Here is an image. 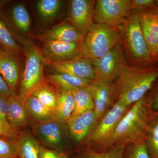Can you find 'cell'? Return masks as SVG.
Instances as JSON below:
<instances>
[{
  "mask_svg": "<svg viewBox=\"0 0 158 158\" xmlns=\"http://www.w3.org/2000/svg\"><path fill=\"white\" fill-rule=\"evenodd\" d=\"M158 78V69L127 65L114 82L117 100L131 107L144 97Z\"/></svg>",
  "mask_w": 158,
  "mask_h": 158,
  "instance_id": "obj_1",
  "label": "cell"
},
{
  "mask_svg": "<svg viewBox=\"0 0 158 158\" xmlns=\"http://www.w3.org/2000/svg\"><path fill=\"white\" fill-rule=\"evenodd\" d=\"M151 118L144 97L136 102L123 116L114 133L111 147L145 141Z\"/></svg>",
  "mask_w": 158,
  "mask_h": 158,
  "instance_id": "obj_2",
  "label": "cell"
},
{
  "mask_svg": "<svg viewBox=\"0 0 158 158\" xmlns=\"http://www.w3.org/2000/svg\"><path fill=\"white\" fill-rule=\"evenodd\" d=\"M119 40L115 27L94 23L82 40L81 56L91 61L99 59L119 43Z\"/></svg>",
  "mask_w": 158,
  "mask_h": 158,
  "instance_id": "obj_3",
  "label": "cell"
},
{
  "mask_svg": "<svg viewBox=\"0 0 158 158\" xmlns=\"http://www.w3.org/2000/svg\"><path fill=\"white\" fill-rule=\"evenodd\" d=\"M130 108L119 100L116 101L98 120L90 133L89 141L92 146L90 148L101 152L111 147L117 126Z\"/></svg>",
  "mask_w": 158,
  "mask_h": 158,
  "instance_id": "obj_4",
  "label": "cell"
},
{
  "mask_svg": "<svg viewBox=\"0 0 158 158\" xmlns=\"http://www.w3.org/2000/svg\"><path fill=\"white\" fill-rule=\"evenodd\" d=\"M25 51V66L17 94L25 102L34 90L47 81L44 74L45 62L40 49L36 45H32Z\"/></svg>",
  "mask_w": 158,
  "mask_h": 158,
  "instance_id": "obj_5",
  "label": "cell"
},
{
  "mask_svg": "<svg viewBox=\"0 0 158 158\" xmlns=\"http://www.w3.org/2000/svg\"><path fill=\"white\" fill-rule=\"evenodd\" d=\"M139 13L137 11L123 23L121 30L128 54L134 62H150L152 57L141 31Z\"/></svg>",
  "mask_w": 158,
  "mask_h": 158,
  "instance_id": "obj_6",
  "label": "cell"
},
{
  "mask_svg": "<svg viewBox=\"0 0 158 158\" xmlns=\"http://www.w3.org/2000/svg\"><path fill=\"white\" fill-rule=\"evenodd\" d=\"M32 128L33 135L43 147L58 152L65 148L69 134L68 127L56 116L47 121L34 122Z\"/></svg>",
  "mask_w": 158,
  "mask_h": 158,
  "instance_id": "obj_7",
  "label": "cell"
},
{
  "mask_svg": "<svg viewBox=\"0 0 158 158\" xmlns=\"http://www.w3.org/2000/svg\"><path fill=\"white\" fill-rule=\"evenodd\" d=\"M132 10L129 0H98L95 5L94 19L97 23L115 27L131 16Z\"/></svg>",
  "mask_w": 158,
  "mask_h": 158,
  "instance_id": "obj_8",
  "label": "cell"
},
{
  "mask_svg": "<svg viewBox=\"0 0 158 158\" xmlns=\"http://www.w3.org/2000/svg\"><path fill=\"white\" fill-rule=\"evenodd\" d=\"M96 79L114 82L127 65L123 48L118 43L107 53L99 59L92 60Z\"/></svg>",
  "mask_w": 158,
  "mask_h": 158,
  "instance_id": "obj_9",
  "label": "cell"
},
{
  "mask_svg": "<svg viewBox=\"0 0 158 158\" xmlns=\"http://www.w3.org/2000/svg\"><path fill=\"white\" fill-rule=\"evenodd\" d=\"M95 1L72 0L69 2V20L83 37L93 25Z\"/></svg>",
  "mask_w": 158,
  "mask_h": 158,
  "instance_id": "obj_10",
  "label": "cell"
},
{
  "mask_svg": "<svg viewBox=\"0 0 158 158\" xmlns=\"http://www.w3.org/2000/svg\"><path fill=\"white\" fill-rule=\"evenodd\" d=\"M94 104V111L98 121L113 107L117 99L114 82L96 79L89 85Z\"/></svg>",
  "mask_w": 158,
  "mask_h": 158,
  "instance_id": "obj_11",
  "label": "cell"
},
{
  "mask_svg": "<svg viewBox=\"0 0 158 158\" xmlns=\"http://www.w3.org/2000/svg\"><path fill=\"white\" fill-rule=\"evenodd\" d=\"M41 55L45 65L48 63L64 62L81 55V42L66 43L54 41H43Z\"/></svg>",
  "mask_w": 158,
  "mask_h": 158,
  "instance_id": "obj_12",
  "label": "cell"
},
{
  "mask_svg": "<svg viewBox=\"0 0 158 158\" xmlns=\"http://www.w3.org/2000/svg\"><path fill=\"white\" fill-rule=\"evenodd\" d=\"M55 72L68 74L76 77L94 81L96 74L91 60L81 56L64 62L48 63Z\"/></svg>",
  "mask_w": 158,
  "mask_h": 158,
  "instance_id": "obj_13",
  "label": "cell"
},
{
  "mask_svg": "<svg viewBox=\"0 0 158 158\" xmlns=\"http://www.w3.org/2000/svg\"><path fill=\"white\" fill-rule=\"evenodd\" d=\"M98 122L94 110L72 116L66 123L71 137L77 142L82 141Z\"/></svg>",
  "mask_w": 158,
  "mask_h": 158,
  "instance_id": "obj_14",
  "label": "cell"
},
{
  "mask_svg": "<svg viewBox=\"0 0 158 158\" xmlns=\"http://www.w3.org/2000/svg\"><path fill=\"white\" fill-rule=\"evenodd\" d=\"M0 74L11 91L17 94L20 78V66L17 56L3 50L0 51Z\"/></svg>",
  "mask_w": 158,
  "mask_h": 158,
  "instance_id": "obj_15",
  "label": "cell"
},
{
  "mask_svg": "<svg viewBox=\"0 0 158 158\" xmlns=\"http://www.w3.org/2000/svg\"><path fill=\"white\" fill-rule=\"evenodd\" d=\"M141 31L153 58L158 50V15L157 11H141L139 13Z\"/></svg>",
  "mask_w": 158,
  "mask_h": 158,
  "instance_id": "obj_16",
  "label": "cell"
},
{
  "mask_svg": "<svg viewBox=\"0 0 158 158\" xmlns=\"http://www.w3.org/2000/svg\"><path fill=\"white\" fill-rule=\"evenodd\" d=\"M9 108L8 120L15 130L27 125L31 118L24 101L17 94H13L8 98Z\"/></svg>",
  "mask_w": 158,
  "mask_h": 158,
  "instance_id": "obj_17",
  "label": "cell"
},
{
  "mask_svg": "<svg viewBox=\"0 0 158 158\" xmlns=\"http://www.w3.org/2000/svg\"><path fill=\"white\" fill-rule=\"evenodd\" d=\"M42 41L54 40L66 43L81 42L83 37L70 23L55 26L40 36Z\"/></svg>",
  "mask_w": 158,
  "mask_h": 158,
  "instance_id": "obj_18",
  "label": "cell"
},
{
  "mask_svg": "<svg viewBox=\"0 0 158 158\" xmlns=\"http://www.w3.org/2000/svg\"><path fill=\"white\" fill-rule=\"evenodd\" d=\"M15 140L17 158H39L40 144L32 133L20 132Z\"/></svg>",
  "mask_w": 158,
  "mask_h": 158,
  "instance_id": "obj_19",
  "label": "cell"
},
{
  "mask_svg": "<svg viewBox=\"0 0 158 158\" xmlns=\"http://www.w3.org/2000/svg\"><path fill=\"white\" fill-rule=\"evenodd\" d=\"M47 80L59 91H72L77 88L88 86L93 81L57 72L48 74L47 76Z\"/></svg>",
  "mask_w": 158,
  "mask_h": 158,
  "instance_id": "obj_20",
  "label": "cell"
},
{
  "mask_svg": "<svg viewBox=\"0 0 158 158\" xmlns=\"http://www.w3.org/2000/svg\"><path fill=\"white\" fill-rule=\"evenodd\" d=\"M9 16L11 25L18 32L22 34H27L30 32L31 19L24 5L17 4L12 6Z\"/></svg>",
  "mask_w": 158,
  "mask_h": 158,
  "instance_id": "obj_21",
  "label": "cell"
},
{
  "mask_svg": "<svg viewBox=\"0 0 158 158\" xmlns=\"http://www.w3.org/2000/svg\"><path fill=\"white\" fill-rule=\"evenodd\" d=\"M74 98L70 90H58V99L55 111V116L66 123L71 117L74 109Z\"/></svg>",
  "mask_w": 158,
  "mask_h": 158,
  "instance_id": "obj_22",
  "label": "cell"
},
{
  "mask_svg": "<svg viewBox=\"0 0 158 158\" xmlns=\"http://www.w3.org/2000/svg\"><path fill=\"white\" fill-rule=\"evenodd\" d=\"M25 103L30 118L34 122L47 121L55 116V113L50 109L33 95L27 98Z\"/></svg>",
  "mask_w": 158,
  "mask_h": 158,
  "instance_id": "obj_23",
  "label": "cell"
},
{
  "mask_svg": "<svg viewBox=\"0 0 158 158\" xmlns=\"http://www.w3.org/2000/svg\"><path fill=\"white\" fill-rule=\"evenodd\" d=\"M89 86L77 88L72 91L74 98L75 106L71 117L94 110V102Z\"/></svg>",
  "mask_w": 158,
  "mask_h": 158,
  "instance_id": "obj_24",
  "label": "cell"
},
{
  "mask_svg": "<svg viewBox=\"0 0 158 158\" xmlns=\"http://www.w3.org/2000/svg\"><path fill=\"white\" fill-rule=\"evenodd\" d=\"M0 47L3 50L17 56H25V49L18 43L6 24L1 19Z\"/></svg>",
  "mask_w": 158,
  "mask_h": 158,
  "instance_id": "obj_25",
  "label": "cell"
},
{
  "mask_svg": "<svg viewBox=\"0 0 158 158\" xmlns=\"http://www.w3.org/2000/svg\"><path fill=\"white\" fill-rule=\"evenodd\" d=\"M31 95L37 98L42 103L55 113L58 99V90L53 85L47 81L34 90Z\"/></svg>",
  "mask_w": 158,
  "mask_h": 158,
  "instance_id": "obj_26",
  "label": "cell"
},
{
  "mask_svg": "<svg viewBox=\"0 0 158 158\" xmlns=\"http://www.w3.org/2000/svg\"><path fill=\"white\" fill-rule=\"evenodd\" d=\"M63 2L61 0H40L37 2V10L40 19L44 22L52 21L61 11Z\"/></svg>",
  "mask_w": 158,
  "mask_h": 158,
  "instance_id": "obj_27",
  "label": "cell"
},
{
  "mask_svg": "<svg viewBox=\"0 0 158 158\" xmlns=\"http://www.w3.org/2000/svg\"><path fill=\"white\" fill-rule=\"evenodd\" d=\"M145 141L150 158H158V116L150 120Z\"/></svg>",
  "mask_w": 158,
  "mask_h": 158,
  "instance_id": "obj_28",
  "label": "cell"
},
{
  "mask_svg": "<svg viewBox=\"0 0 158 158\" xmlns=\"http://www.w3.org/2000/svg\"><path fill=\"white\" fill-rule=\"evenodd\" d=\"M126 146L125 144H116L106 150L101 152H98L89 148L82 152L77 158H124Z\"/></svg>",
  "mask_w": 158,
  "mask_h": 158,
  "instance_id": "obj_29",
  "label": "cell"
},
{
  "mask_svg": "<svg viewBox=\"0 0 158 158\" xmlns=\"http://www.w3.org/2000/svg\"><path fill=\"white\" fill-rule=\"evenodd\" d=\"M124 158H150L145 141L126 145Z\"/></svg>",
  "mask_w": 158,
  "mask_h": 158,
  "instance_id": "obj_30",
  "label": "cell"
},
{
  "mask_svg": "<svg viewBox=\"0 0 158 158\" xmlns=\"http://www.w3.org/2000/svg\"><path fill=\"white\" fill-rule=\"evenodd\" d=\"M0 158H17L15 138L0 135Z\"/></svg>",
  "mask_w": 158,
  "mask_h": 158,
  "instance_id": "obj_31",
  "label": "cell"
},
{
  "mask_svg": "<svg viewBox=\"0 0 158 158\" xmlns=\"http://www.w3.org/2000/svg\"><path fill=\"white\" fill-rule=\"evenodd\" d=\"M17 130L11 127L9 123L0 118V135L15 138L17 135Z\"/></svg>",
  "mask_w": 158,
  "mask_h": 158,
  "instance_id": "obj_32",
  "label": "cell"
},
{
  "mask_svg": "<svg viewBox=\"0 0 158 158\" xmlns=\"http://www.w3.org/2000/svg\"><path fill=\"white\" fill-rule=\"evenodd\" d=\"M154 0H133L131 1L133 9H135L138 12L144 11V9L155 4Z\"/></svg>",
  "mask_w": 158,
  "mask_h": 158,
  "instance_id": "obj_33",
  "label": "cell"
},
{
  "mask_svg": "<svg viewBox=\"0 0 158 158\" xmlns=\"http://www.w3.org/2000/svg\"><path fill=\"white\" fill-rule=\"evenodd\" d=\"M5 96H0V118L9 123L8 120L9 99Z\"/></svg>",
  "mask_w": 158,
  "mask_h": 158,
  "instance_id": "obj_34",
  "label": "cell"
},
{
  "mask_svg": "<svg viewBox=\"0 0 158 158\" xmlns=\"http://www.w3.org/2000/svg\"><path fill=\"white\" fill-rule=\"evenodd\" d=\"M60 152L46 148L40 144L39 150V158H59Z\"/></svg>",
  "mask_w": 158,
  "mask_h": 158,
  "instance_id": "obj_35",
  "label": "cell"
},
{
  "mask_svg": "<svg viewBox=\"0 0 158 158\" xmlns=\"http://www.w3.org/2000/svg\"><path fill=\"white\" fill-rule=\"evenodd\" d=\"M15 94L9 88L3 77L0 74V96L9 97L10 95Z\"/></svg>",
  "mask_w": 158,
  "mask_h": 158,
  "instance_id": "obj_36",
  "label": "cell"
},
{
  "mask_svg": "<svg viewBox=\"0 0 158 158\" xmlns=\"http://www.w3.org/2000/svg\"><path fill=\"white\" fill-rule=\"evenodd\" d=\"M152 107L154 110H158V94L153 102Z\"/></svg>",
  "mask_w": 158,
  "mask_h": 158,
  "instance_id": "obj_37",
  "label": "cell"
},
{
  "mask_svg": "<svg viewBox=\"0 0 158 158\" xmlns=\"http://www.w3.org/2000/svg\"><path fill=\"white\" fill-rule=\"evenodd\" d=\"M59 158H69L68 156L63 152H60L59 154Z\"/></svg>",
  "mask_w": 158,
  "mask_h": 158,
  "instance_id": "obj_38",
  "label": "cell"
},
{
  "mask_svg": "<svg viewBox=\"0 0 158 158\" xmlns=\"http://www.w3.org/2000/svg\"><path fill=\"white\" fill-rule=\"evenodd\" d=\"M155 4L156 6H157V7H158V1H156Z\"/></svg>",
  "mask_w": 158,
  "mask_h": 158,
  "instance_id": "obj_39",
  "label": "cell"
},
{
  "mask_svg": "<svg viewBox=\"0 0 158 158\" xmlns=\"http://www.w3.org/2000/svg\"><path fill=\"white\" fill-rule=\"evenodd\" d=\"M156 57H158V50L157 51L156 53Z\"/></svg>",
  "mask_w": 158,
  "mask_h": 158,
  "instance_id": "obj_40",
  "label": "cell"
},
{
  "mask_svg": "<svg viewBox=\"0 0 158 158\" xmlns=\"http://www.w3.org/2000/svg\"><path fill=\"white\" fill-rule=\"evenodd\" d=\"M3 49H2V48H1V47H0V51L2 50Z\"/></svg>",
  "mask_w": 158,
  "mask_h": 158,
  "instance_id": "obj_41",
  "label": "cell"
},
{
  "mask_svg": "<svg viewBox=\"0 0 158 158\" xmlns=\"http://www.w3.org/2000/svg\"><path fill=\"white\" fill-rule=\"evenodd\" d=\"M157 14H158V11H157Z\"/></svg>",
  "mask_w": 158,
  "mask_h": 158,
  "instance_id": "obj_42",
  "label": "cell"
}]
</instances>
